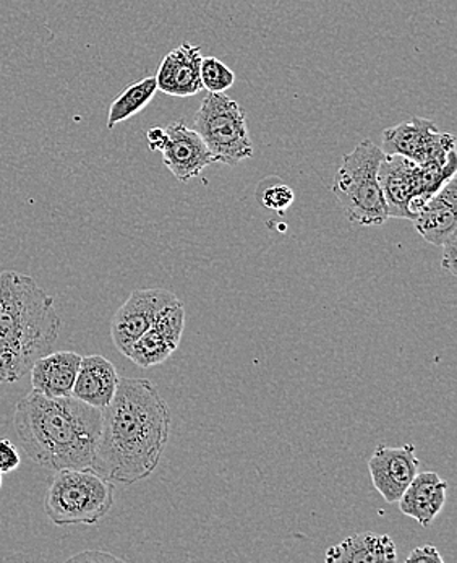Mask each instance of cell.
I'll list each match as a JSON object with an SVG mask.
<instances>
[{"mask_svg":"<svg viewBox=\"0 0 457 563\" xmlns=\"http://www.w3.org/2000/svg\"><path fill=\"white\" fill-rule=\"evenodd\" d=\"M456 242L457 238L452 239V241L446 242L445 245H443V249H445V254H443V268L448 269L449 273H452L453 276H456V265H457V258H456Z\"/></svg>","mask_w":457,"mask_h":563,"instance_id":"484cf974","label":"cell"},{"mask_svg":"<svg viewBox=\"0 0 457 563\" xmlns=\"http://www.w3.org/2000/svg\"><path fill=\"white\" fill-rule=\"evenodd\" d=\"M156 91H158L156 77H146L132 84L112 101L109 108L108 129H114L115 125L142 112L155 98Z\"/></svg>","mask_w":457,"mask_h":563,"instance_id":"d6986e66","label":"cell"},{"mask_svg":"<svg viewBox=\"0 0 457 563\" xmlns=\"http://www.w3.org/2000/svg\"><path fill=\"white\" fill-rule=\"evenodd\" d=\"M325 561L334 562H395L398 549L394 541L388 534H375V532H359L349 536L337 545L327 549Z\"/></svg>","mask_w":457,"mask_h":563,"instance_id":"ac0fdd59","label":"cell"},{"mask_svg":"<svg viewBox=\"0 0 457 563\" xmlns=\"http://www.w3.org/2000/svg\"><path fill=\"white\" fill-rule=\"evenodd\" d=\"M146 140H148V146L152 152H163L164 146L167 143L166 129L153 128L146 132Z\"/></svg>","mask_w":457,"mask_h":563,"instance_id":"d4e9b609","label":"cell"},{"mask_svg":"<svg viewBox=\"0 0 457 563\" xmlns=\"http://www.w3.org/2000/svg\"><path fill=\"white\" fill-rule=\"evenodd\" d=\"M167 143L163 150L164 165L180 183H189L200 176L204 167L213 165L214 158L196 129H190L183 119L170 122L166 128Z\"/></svg>","mask_w":457,"mask_h":563,"instance_id":"7c38bea8","label":"cell"},{"mask_svg":"<svg viewBox=\"0 0 457 563\" xmlns=\"http://www.w3.org/2000/svg\"><path fill=\"white\" fill-rule=\"evenodd\" d=\"M102 411L74 397L30 391L16 402L13 428L32 462L51 471L93 467Z\"/></svg>","mask_w":457,"mask_h":563,"instance_id":"7a4b0ae2","label":"cell"},{"mask_svg":"<svg viewBox=\"0 0 457 563\" xmlns=\"http://www.w3.org/2000/svg\"><path fill=\"white\" fill-rule=\"evenodd\" d=\"M294 190L285 184L268 187L263 194L261 205L268 210L276 211V213H285L292 203H294Z\"/></svg>","mask_w":457,"mask_h":563,"instance_id":"7402d4cb","label":"cell"},{"mask_svg":"<svg viewBox=\"0 0 457 563\" xmlns=\"http://www.w3.org/2000/svg\"><path fill=\"white\" fill-rule=\"evenodd\" d=\"M381 146L371 140L360 142L344 156L333 183V194L347 220L360 227H383L388 217L387 201L378 183V169L383 162Z\"/></svg>","mask_w":457,"mask_h":563,"instance_id":"277c9868","label":"cell"},{"mask_svg":"<svg viewBox=\"0 0 457 563\" xmlns=\"http://www.w3.org/2000/svg\"><path fill=\"white\" fill-rule=\"evenodd\" d=\"M200 80L208 93H226L235 84V74L218 57H203L200 67Z\"/></svg>","mask_w":457,"mask_h":563,"instance_id":"44dd1931","label":"cell"},{"mask_svg":"<svg viewBox=\"0 0 457 563\" xmlns=\"http://www.w3.org/2000/svg\"><path fill=\"white\" fill-rule=\"evenodd\" d=\"M114 498V483L99 476L97 471L60 470L47 487L44 510L56 527H93L108 517Z\"/></svg>","mask_w":457,"mask_h":563,"instance_id":"5b68a950","label":"cell"},{"mask_svg":"<svg viewBox=\"0 0 457 563\" xmlns=\"http://www.w3.org/2000/svg\"><path fill=\"white\" fill-rule=\"evenodd\" d=\"M174 292L167 289H136L129 299L119 307L112 317L111 338L122 354L135 343L153 323L174 303L179 302Z\"/></svg>","mask_w":457,"mask_h":563,"instance_id":"ba28073f","label":"cell"},{"mask_svg":"<svg viewBox=\"0 0 457 563\" xmlns=\"http://www.w3.org/2000/svg\"><path fill=\"white\" fill-rule=\"evenodd\" d=\"M408 562H436V563H443L442 555L438 554V549L435 548V545H421V548L414 549L412 551V554L409 555L408 559H405Z\"/></svg>","mask_w":457,"mask_h":563,"instance_id":"cb8c5ba5","label":"cell"},{"mask_svg":"<svg viewBox=\"0 0 457 563\" xmlns=\"http://www.w3.org/2000/svg\"><path fill=\"white\" fill-rule=\"evenodd\" d=\"M63 330L54 299L25 273L0 272V387L29 374Z\"/></svg>","mask_w":457,"mask_h":563,"instance_id":"3957f363","label":"cell"},{"mask_svg":"<svg viewBox=\"0 0 457 563\" xmlns=\"http://www.w3.org/2000/svg\"><path fill=\"white\" fill-rule=\"evenodd\" d=\"M20 463H22V459H20L16 446L10 440H0V473H13L20 466Z\"/></svg>","mask_w":457,"mask_h":563,"instance_id":"603a6c76","label":"cell"},{"mask_svg":"<svg viewBox=\"0 0 457 563\" xmlns=\"http://www.w3.org/2000/svg\"><path fill=\"white\" fill-rule=\"evenodd\" d=\"M119 378L121 377L118 368L104 356L91 354V356L81 357L71 397L102 411L114 398Z\"/></svg>","mask_w":457,"mask_h":563,"instance_id":"e0dca14e","label":"cell"},{"mask_svg":"<svg viewBox=\"0 0 457 563\" xmlns=\"http://www.w3.org/2000/svg\"><path fill=\"white\" fill-rule=\"evenodd\" d=\"M183 327H186V307L179 300L153 323L152 329L146 330L135 343L127 347L124 356L143 368L166 363L182 341Z\"/></svg>","mask_w":457,"mask_h":563,"instance_id":"9c48e42d","label":"cell"},{"mask_svg":"<svg viewBox=\"0 0 457 563\" xmlns=\"http://www.w3.org/2000/svg\"><path fill=\"white\" fill-rule=\"evenodd\" d=\"M448 483L433 471L417 473L398 504L405 517L414 518L421 527L428 528L446 504Z\"/></svg>","mask_w":457,"mask_h":563,"instance_id":"9a60e30c","label":"cell"},{"mask_svg":"<svg viewBox=\"0 0 457 563\" xmlns=\"http://www.w3.org/2000/svg\"><path fill=\"white\" fill-rule=\"evenodd\" d=\"M381 150L384 155L404 156L415 165H425L448 158L456 150V140L452 133L439 131L430 119L412 118L383 132Z\"/></svg>","mask_w":457,"mask_h":563,"instance_id":"52a82bcc","label":"cell"},{"mask_svg":"<svg viewBox=\"0 0 457 563\" xmlns=\"http://www.w3.org/2000/svg\"><path fill=\"white\" fill-rule=\"evenodd\" d=\"M80 363L74 351H51L30 368L33 390L51 398L71 397Z\"/></svg>","mask_w":457,"mask_h":563,"instance_id":"2e32d148","label":"cell"},{"mask_svg":"<svg viewBox=\"0 0 457 563\" xmlns=\"http://www.w3.org/2000/svg\"><path fill=\"white\" fill-rule=\"evenodd\" d=\"M193 124L214 163L237 166L254 156L247 112L226 93H208L196 112Z\"/></svg>","mask_w":457,"mask_h":563,"instance_id":"8992f818","label":"cell"},{"mask_svg":"<svg viewBox=\"0 0 457 563\" xmlns=\"http://www.w3.org/2000/svg\"><path fill=\"white\" fill-rule=\"evenodd\" d=\"M170 432V408L148 378H119L102 409L93 467L114 484L142 483L161 462Z\"/></svg>","mask_w":457,"mask_h":563,"instance_id":"6da1fadb","label":"cell"},{"mask_svg":"<svg viewBox=\"0 0 457 563\" xmlns=\"http://www.w3.org/2000/svg\"><path fill=\"white\" fill-rule=\"evenodd\" d=\"M201 49L190 43H182L164 57L156 74L158 90L169 97L189 98L200 93Z\"/></svg>","mask_w":457,"mask_h":563,"instance_id":"4fadbf2b","label":"cell"},{"mask_svg":"<svg viewBox=\"0 0 457 563\" xmlns=\"http://www.w3.org/2000/svg\"><path fill=\"white\" fill-rule=\"evenodd\" d=\"M0 489H2V473H0Z\"/></svg>","mask_w":457,"mask_h":563,"instance_id":"83f0119b","label":"cell"},{"mask_svg":"<svg viewBox=\"0 0 457 563\" xmlns=\"http://www.w3.org/2000/svg\"><path fill=\"white\" fill-rule=\"evenodd\" d=\"M417 455L414 445L387 446L380 445L368 460V471L375 489L388 504H395L409 484L419 473Z\"/></svg>","mask_w":457,"mask_h":563,"instance_id":"8fae6325","label":"cell"},{"mask_svg":"<svg viewBox=\"0 0 457 563\" xmlns=\"http://www.w3.org/2000/svg\"><path fill=\"white\" fill-rule=\"evenodd\" d=\"M456 173V150L449 153L448 158L433 159L425 165H419V210L449 180L455 179Z\"/></svg>","mask_w":457,"mask_h":563,"instance_id":"ffe728a7","label":"cell"},{"mask_svg":"<svg viewBox=\"0 0 457 563\" xmlns=\"http://www.w3.org/2000/svg\"><path fill=\"white\" fill-rule=\"evenodd\" d=\"M412 223H414L415 231L428 244L436 245V247H443L446 242L457 238L456 177L426 201Z\"/></svg>","mask_w":457,"mask_h":563,"instance_id":"5bb4252c","label":"cell"},{"mask_svg":"<svg viewBox=\"0 0 457 563\" xmlns=\"http://www.w3.org/2000/svg\"><path fill=\"white\" fill-rule=\"evenodd\" d=\"M75 561H119V558L112 554H105V552L99 551H87L83 554L75 555V558L70 559V562Z\"/></svg>","mask_w":457,"mask_h":563,"instance_id":"4316f807","label":"cell"},{"mask_svg":"<svg viewBox=\"0 0 457 563\" xmlns=\"http://www.w3.org/2000/svg\"><path fill=\"white\" fill-rule=\"evenodd\" d=\"M378 183L387 201L388 217L414 220L419 213V165L399 155H384Z\"/></svg>","mask_w":457,"mask_h":563,"instance_id":"30bf717a","label":"cell"}]
</instances>
